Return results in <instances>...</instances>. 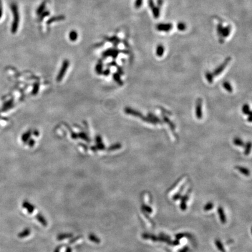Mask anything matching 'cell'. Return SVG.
<instances>
[{"label": "cell", "instance_id": "6da1fadb", "mask_svg": "<svg viewBox=\"0 0 252 252\" xmlns=\"http://www.w3.org/2000/svg\"><path fill=\"white\" fill-rule=\"evenodd\" d=\"M12 11L14 15V22L12 26V31L15 33L18 29V24L19 22V15L18 13V7L15 4L12 5Z\"/></svg>", "mask_w": 252, "mask_h": 252}, {"label": "cell", "instance_id": "7a4b0ae2", "mask_svg": "<svg viewBox=\"0 0 252 252\" xmlns=\"http://www.w3.org/2000/svg\"><path fill=\"white\" fill-rule=\"evenodd\" d=\"M195 116L196 117L200 120L203 118V100L201 98L197 99L195 103Z\"/></svg>", "mask_w": 252, "mask_h": 252}, {"label": "cell", "instance_id": "3957f363", "mask_svg": "<svg viewBox=\"0 0 252 252\" xmlns=\"http://www.w3.org/2000/svg\"><path fill=\"white\" fill-rule=\"evenodd\" d=\"M231 60V58L230 57H228L227 58H226V59L224 60V62L214 71V72L213 73L214 76H218L220 74L223 72V71L225 69L227 65L229 63Z\"/></svg>", "mask_w": 252, "mask_h": 252}, {"label": "cell", "instance_id": "277c9868", "mask_svg": "<svg viewBox=\"0 0 252 252\" xmlns=\"http://www.w3.org/2000/svg\"><path fill=\"white\" fill-rule=\"evenodd\" d=\"M125 112L126 114L130 115L137 117H138V118L141 119V120H142L143 121H144V120L145 119V116H144L143 115V114L142 113L140 112L139 111L136 110L135 109H133L132 108L128 107H126L125 109Z\"/></svg>", "mask_w": 252, "mask_h": 252}, {"label": "cell", "instance_id": "5b68a950", "mask_svg": "<svg viewBox=\"0 0 252 252\" xmlns=\"http://www.w3.org/2000/svg\"><path fill=\"white\" fill-rule=\"evenodd\" d=\"M68 66H69V62L67 60H64V62H63L62 68H61V69H60V71L58 74V76L57 77V81L58 82H60L62 80L65 72H67V70L68 68Z\"/></svg>", "mask_w": 252, "mask_h": 252}, {"label": "cell", "instance_id": "8992f818", "mask_svg": "<svg viewBox=\"0 0 252 252\" xmlns=\"http://www.w3.org/2000/svg\"><path fill=\"white\" fill-rule=\"evenodd\" d=\"M22 207L25 208L29 214H32L35 210V207L33 204H31V203L26 201L23 203Z\"/></svg>", "mask_w": 252, "mask_h": 252}, {"label": "cell", "instance_id": "52a82bcc", "mask_svg": "<svg viewBox=\"0 0 252 252\" xmlns=\"http://www.w3.org/2000/svg\"><path fill=\"white\" fill-rule=\"evenodd\" d=\"M162 119L163 120V122L169 125L170 128L171 129V130L172 131H174L175 130V128H176L175 125L173 123V122H172L170 120V119L168 117H167L166 115H162Z\"/></svg>", "mask_w": 252, "mask_h": 252}, {"label": "cell", "instance_id": "ba28073f", "mask_svg": "<svg viewBox=\"0 0 252 252\" xmlns=\"http://www.w3.org/2000/svg\"><path fill=\"white\" fill-rule=\"evenodd\" d=\"M36 218L37 220L39 222H40L41 223V225H43V226L46 227V226H47V224H48L47 221L46 220V218H44V217L43 215H42L41 214H40V213L37 214L36 215Z\"/></svg>", "mask_w": 252, "mask_h": 252}, {"label": "cell", "instance_id": "9c48e42d", "mask_svg": "<svg viewBox=\"0 0 252 252\" xmlns=\"http://www.w3.org/2000/svg\"><path fill=\"white\" fill-rule=\"evenodd\" d=\"M73 236V234L71 233H60L59 234L57 237V239L58 241H63L64 239H68V238H71Z\"/></svg>", "mask_w": 252, "mask_h": 252}, {"label": "cell", "instance_id": "30bf717a", "mask_svg": "<svg viewBox=\"0 0 252 252\" xmlns=\"http://www.w3.org/2000/svg\"><path fill=\"white\" fill-rule=\"evenodd\" d=\"M172 29V25L170 24H164L158 25L157 29L159 31H168Z\"/></svg>", "mask_w": 252, "mask_h": 252}, {"label": "cell", "instance_id": "8fae6325", "mask_svg": "<svg viewBox=\"0 0 252 252\" xmlns=\"http://www.w3.org/2000/svg\"><path fill=\"white\" fill-rule=\"evenodd\" d=\"M164 52H165L164 46L162 44L158 45L157 49H156V54L158 57H162L164 54Z\"/></svg>", "mask_w": 252, "mask_h": 252}, {"label": "cell", "instance_id": "7c38bea8", "mask_svg": "<svg viewBox=\"0 0 252 252\" xmlns=\"http://www.w3.org/2000/svg\"><path fill=\"white\" fill-rule=\"evenodd\" d=\"M88 239L89 241L96 244H99L100 243V239H99V238L94 233H89L88 235Z\"/></svg>", "mask_w": 252, "mask_h": 252}, {"label": "cell", "instance_id": "4fadbf2b", "mask_svg": "<svg viewBox=\"0 0 252 252\" xmlns=\"http://www.w3.org/2000/svg\"><path fill=\"white\" fill-rule=\"evenodd\" d=\"M235 168L236 169H238L242 174L245 175V176H249L250 175V171L248 169L242 167V166H237L235 167Z\"/></svg>", "mask_w": 252, "mask_h": 252}, {"label": "cell", "instance_id": "5bb4252c", "mask_svg": "<svg viewBox=\"0 0 252 252\" xmlns=\"http://www.w3.org/2000/svg\"><path fill=\"white\" fill-rule=\"evenodd\" d=\"M147 116L150 117L152 120H153L157 123H159V124H162L163 123V122L162 121V120L160 118H159L157 115H155V114H154L152 113H151V112L148 113Z\"/></svg>", "mask_w": 252, "mask_h": 252}, {"label": "cell", "instance_id": "9a60e30c", "mask_svg": "<svg viewBox=\"0 0 252 252\" xmlns=\"http://www.w3.org/2000/svg\"><path fill=\"white\" fill-rule=\"evenodd\" d=\"M218 214H219V216H220V221H221V222H222V223H226V217H225V215L224 211H223V209H222V207H219V208H218Z\"/></svg>", "mask_w": 252, "mask_h": 252}, {"label": "cell", "instance_id": "2e32d148", "mask_svg": "<svg viewBox=\"0 0 252 252\" xmlns=\"http://www.w3.org/2000/svg\"><path fill=\"white\" fill-rule=\"evenodd\" d=\"M233 142L235 145L238 146V147H244L245 144V142H243V141L239 137H235L233 140Z\"/></svg>", "mask_w": 252, "mask_h": 252}, {"label": "cell", "instance_id": "e0dca14e", "mask_svg": "<svg viewBox=\"0 0 252 252\" xmlns=\"http://www.w3.org/2000/svg\"><path fill=\"white\" fill-rule=\"evenodd\" d=\"M222 87H223V88L228 92H232L233 91V88L231 85V84L228 82V81H225L222 83Z\"/></svg>", "mask_w": 252, "mask_h": 252}, {"label": "cell", "instance_id": "ac0fdd59", "mask_svg": "<svg viewBox=\"0 0 252 252\" xmlns=\"http://www.w3.org/2000/svg\"><path fill=\"white\" fill-rule=\"evenodd\" d=\"M46 1H44L43 2H42V4L40 5V6L38 7V8L36 10L37 15H40L44 11V9H45V7H46Z\"/></svg>", "mask_w": 252, "mask_h": 252}, {"label": "cell", "instance_id": "d6986e66", "mask_svg": "<svg viewBox=\"0 0 252 252\" xmlns=\"http://www.w3.org/2000/svg\"><path fill=\"white\" fill-rule=\"evenodd\" d=\"M242 111L243 113H244L245 115H248L251 113H252L251 109H250V106L248 104H245L243 105V106L242 107Z\"/></svg>", "mask_w": 252, "mask_h": 252}, {"label": "cell", "instance_id": "ffe728a7", "mask_svg": "<svg viewBox=\"0 0 252 252\" xmlns=\"http://www.w3.org/2000/svg\"><path fill=\"white\" fill-rule=\"evenodd\" d=\"M30 234H31V230L29 228H26L25 230H24L22 232H21L18 235V236L20 238H25L26 236H29Z\"/></svg>", "mask_w": 252, "mask_h": 252}, {"label": "cell", "instance_id": "44dd1931", "mask_svg": "<svg viewBox=\"0 0 252 252\" xmlns=\"http://www.w3.org/2000/svg\"><path fill=\"white\" fill-rule=\"evenodd\" d=\"M205 78L207 80V81L210 83V84H212L213 82L214 81V75L213 73L210 72V71H207L205 74Z\"/></svg>", "mask_w": 252, "mask_h": 252}, {"label": "cell", "instance_id": "7402d4cb", "mask_svg": "<svg viewBox=\"0 0 252 252\" xmlns=\"http://www.w3.org/2000/svg\"><path fill=\"white\" fill-rule=\"evenodd\" d=\"M64 18H65V17L63 15H59V16H54V17L51 18L50 19H49L47 21V24L49 25V24H50L52 22H55V21H61V20H64Z\"/></svg>", "mask_w": 252, "mask_h": 252}, {"label": "cell", "instance_id": "603a6c76", "mask_svg": "<svg viewBox=\"0 0 252 252\" xmlns=\"http://www.w3.org/2000/svg\"><path fill=\"white\" fill-rule=\"evenodd\" d=\"M245 154L246 155H248L251 151V148H252V143L251 141L248 142L246 144H245Z\"/></svg>", "mask_w": 252, "mask_h": 252}, {"label": "cell", "instance_id": "cb8c5ba5", "mask_svg": "<svg viewBox=\"0 0 252 252\" xmlns=\"http://www.w3.org/2000/svg\"><path fill=\"white\" fill-rule=\"evenodd\" d=\"M69 38L72 42L75 41L78 38L77 32L75 31H70L69 33Z\"/></svg>", "mask_w": 252, "mask_h": 252}, {"label": "cell", "instance_id": "d4e9b609", "mask_svg": "<svg viewBox=\"0 0 252 252\" xmlns=\"http://www.w3.org/2000/svg\"><path fill=\"white\" fill-rule=\"evenodd\" d=\"M119 53V52L116 50H109L107 51V52H106L105 54H106L107 56H112L114 58H116V57H117Z\"/></svg>", "mask_w": 252, "mask_h": 252}, {"label": "cell", "instance_id": "484cf974", "mask_svg": "<svg viewBox=\"0 0 252 252\" xmlns=\"http://www.w3.org/2000/svg\"><path fill=\"white\" fill-rule=\"evenodd\" d=\"M113 77H114V79H115V81L117 82L120 85H122L123 84V81L121 79L120 76V75L118 73L114 74Z\"/></svg>", "mask_w": 252, "mask_h": 252}, {"label": "cell", "instance_id": "4316f807", "mask_svg": "<svg viewBox=\"0 0 252 252\" xmlns=\"http://www.w3.org/2000/svg\"><path fill=\"white\" fill-rule=\"evenodd\" d=\"M122 148V145L120 144H119V143H117V144H114V145H112V146H110L109 148V151H116V150H119L120 148Z\"/></svg>", "mask_w": 252, "mask_h": 252}, {"label": "cell", "instance_id": "83f0119b", "mask_svg": "<svg viewBox=\"0 0 252 252\" xmlns=\"http://www.w3.org/2000/svg\"><path fill=\"white\" fill-rule=\"evenodd\" d=\"M215 245L217 247V248L221 252H225V251L224 249V248L223 246V245L222 244L221 242L219 240H216L215 241Z\"/></svg>", "mask_w": 252, "mask_h": 252}, {"label": "cell", "instance_id": "f1b7e54d", "mask_svg": "<svg viewBox=\"0 0 252 252\" xmlns=\"http://www.w3.org/2000/svg\"><path fill=\"white\" fill-rule=\"evenodd\" d=\"M213 207H214V204L212 203H208L205 206H204V211H210V210H211L213 208Z\"/></svg>", "mask_w": 252, "mask_h": 252}, {"label": "cell", "instance_id": "f546056e", "mask_svg": "<svg viewBox=\"0 0 252 252\" xmlns=\"http://www.w3.org/2000/svg\"><path fill=\"white\" fill-rule=\"evenodd\" d=\"M142 210H144V211L148 212V213H151L152 212V209L150 207L147 206L146 205H142Z\"/></svg>", "mask_w": 252, "mask_h": 252}, {"label": "cell", "instance_id": "4dcf8cb0", "mask_svg": "<svg viewBox=\"0 0 252 252\" xmlns=\"http://www.w3.org/2000/svg\"><path fill=\"white\" fill-rule=\"evenodd\" d=\"M49 11H46V12H43L40 15V21L42 20L44 17H46L47 16L49 15Z\"/></svg>", "mask_w": 252, "mask_h": 252}, {"label": "cell", "instance_id": "1f68e13d", "mask_svg": "<svg viewBox=\"0 0 252 252\" xmlns=\"http://www.w3.org/2000/svg\"><path fill=\"white\" fill-rule=\"evenodd\" d=\"M31 132L30 131H29V132H26V134H25V135L24 136V137H23V141H24V142H26L28 140H29V138H30V137H31Z\"/></svg>", "mask_w": 252, "mask_h": 252}, {"label": "cell", "instance_id": "d6a6232c", "mask_svg": "<svg viewBox=\"0 0 252 252\" xmlns=\"http://www.w3.org/2000/svg\"><path fill=\"white\" fill-rule=\"evenodd\" d=\"M159 109L161 110V112H162V113H165L166 115H172V113H171L170 111H169V110H168L165 109V108H163V107H159Z\"/></svg>", "mask_w": 252, "mask_h": 252}, {"label": "cell", "instance_id": "836d02e7", "mask_svg": "<svg viewBox=\"0 0 252 252\" xmlns=\"http://www.w3.org/2000/svg\"><path fill=\"white\" fill-rule=\"evenodd\" d=\"M180 208L183 210V211H185L187 208V205L186 204V201H182L181 204H180Z\"/></svg>", "mask_w": 252, "mask_h": 252}, {"label": "cell", "instance_id": "e575fe53", "mask_svg": "<svg viewBox=\"0 0 252 252\" xmlns=\"http://www.w3.org/2000/svg\"><path fill=\"white\" fill-rule=\"evenodd\" d=\"M96 71L99 74H100V73L102 72V66L101 64H97L96 65Z\"/></svg>", "mask_w": 252, "mask_h": 252}, {"label": "cell", "instance_id": "d590c367", "mask_svg": "<svg viewBox=\"0 0 252 252\" xmlns=\"http://www.w3.org/2000/svg\"><path fill=\"white\" fill-rule=\"evenodd\" d=\"M82 235H80V236H77V237H75V238H72L71 239V240L69 241V244H72V243H74L75 242H76L77 241H78V239H81V238H82Z\"/></svg>", "mask_w": 252, "mask_h": 252}, {"label": "cell", "instance_id": "8d00e7d4", "mask_svg": "<svg viewBox=\"0 0 252 252\" xmlns=\"http://www.w3.org/2000/svg\"><path fill=\"white\" fill-rule=\"evenodd\" d=\"M39 91V85L38 84H35L34 85V89H33V94H36Z\"/></svg>", "mask_w": 252, "mask_h": 252}, {"label": "cell", "instance_id": "74e56055", "mask_svg": "<svg viewBox=\"0 0 252 252\" xmlns=\"http://www.w3.org/2000/svg\"><path fill=\"white\" fill-rule=\"evenodd\" d=\"M178 29L180 31H184V30H185V29H186L185 25L183 24H179L178 25Z\"/></svg>", "mask_w": 252, "mask_h": 252}, {"label": "cell", "instance_id": "f35d334b", "mask_svg": "<svg viewBox=\"0 0 252 252\" xmlns=\"http://www.w3.org/2000/svg\"><path fill=\"white\" fill-rule=\"evenodd\" d=\"M142 0H137L135 3V6L137 8H139L140 6H141V4H142Z\"/></svg>", "mask_w": 252, "mask_h": 252}, {"label": "cell", "instance_id": "ab89813d", "mask_svg": "<svg viewBox=\"0 0 252 252\" xmlns=\"http://www.w3.org/2000/svg\"><path fill=\"white\" fill-rule=\"evenodd\" d=\"M34 141L33 140H31L30 141H29V145L31 147H33L34 146Z\"/></svg>", "mask_w": 252, "mask_h": 252}, {"label": "cell", "instance_id": "60d3db41", "mask_svg": "<svg viewBox=\"0 0 252 252\" xmlns=\"http://www.w3.org/2000/svg\"><path fill=\"white\" fill-rule=\"evenodd\" d=\"M180 197H181L180 194L179 193H178V194H176L174 196L173 199H174V200H178V199H179Z\"/></svg>", "mask_w": 252, "mask_h": 252}, {"label": "cell", "instance_id": "b9f144b4", "mask_svg": "<svg viewBox=\"0 0 252 252\" xmlns=\"http://www.w3.org/2000/svg\"><path fill=\"white\" fill-rule=\"evenodd\" d=\"M247 120H248V121L249 122H252V113H251L249 115H248V119H247Z\"/></svg>", "mask_w": 252, "mask_h": 252}, {"label": "cell", "instance_id": "7bdbcfd3", "mask_svg": "<svg viewBox=\"0 0 252 252\" xmlns=\"http://www.w3.org/2000/svg\"><path fill=\"white\" fill-rule=\"evenodd\" d=\"M185 235H183L182 233H180V234H178V235H177L176 236V238L177 239H181V238H182L183 236H184Z\"/></svg>", "mask_w": 252, "mask_h": 252}, {"label": "cell", "instance_id": "ee69618b", "mask_svg": "<svg viewBox=\"0 0 252 252\" xmlns=\"http://www.w3.org/2000/svg\"><path fill=\"white\" fill-rule=\"evenodd\" d=\"M61 248H62V246H57V247L55 249L54 252H60V249H61Z\"/></svg>", "mask_w": 252, "mask_h": 252}, {"label": "cell", "instance_id": "f6af8a7d", "mask_svg": "<svg viewBox=\"0 0 252 252\" xmlns=\"http://www.w3.org/2000/svg\"><path fill=\"white\" fill-rule=\"evenodd\" d=\"M96 142H97V144L102 142V139H101V138L99 136H98V137H96Z\"/></svg>", "mask_w": 252, "mask_h": 252}, {"label": "cell", "instance_id": "bcb514c9", "mask_svg": "<svg viewBox=\"0 0 252 252\" xmlns=\"http://www.w3.org/2000/svg\"><path fill=\"white\" fill-rule=\"evenodd\" d=\"M65 252H72V249L69 247H68L65 250Z\"/></svg>", "mask_w": 252, "mask_h": 252}, {"label": "cell", "instance_id": "7dc6e473", "mask_svg": "<svg viewBox=\"0 0 252 252\" xmlns=\"http://www.w3.org/2000/svg\"><path fill=\"white\" fill-rule=\"evenodd\" d=\"M107 74H108L110 73V71H109V69H106V71L104 72V74H105V75H107Z\"/></svg>", "mask_w": 252, "mask_h": 252}, {"label": "cell", "instance_id": "c3c4849f", "mask_svg": "<svg viewBox=\"0 0 252 252\" xmlns=\"http://www.w3.org/2000/svg\"><path fill=\"white\" fill-rule=\"evenodd\" d=\"M179 252H186V251H185V250H183H183L182 249V250H180V251H179Z\"/></svg>", "mask_w": 252, "mask_h": 252}]
</instances>
